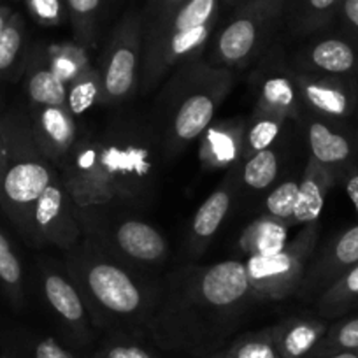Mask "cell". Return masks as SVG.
Segmentation results:
<instances>
[{
  "mask_svg": "<svg viewBox=\"0 0 358 358\" xmlns=\"http://www.w3.org/2000/svg\"><path fill=\"white\" fill-rule=\"evenodd\" d=\"M215 355L220 358H281L271 327L234 337Z\"/></svg>",
  "mask_w": 358,
  "mask_h": 358,
  "instance_id": "obj_29",
  "label": "cell"
},
{
  "mask_svg": "<svg viewBox=\"0 0 358 358\" xmlns=\"http://www.w3.org/2000/svg\"><path fill=\"white\" fill-rule=\"evenodd\" d=\"M65 86H67V106L76 120L90 109H94L95 106H101L102 83L97 65L90 67Z\"/></svg>",
  "mask_w": 358,
  "mask_h": 358,
  "instance_id": "obj_30",
  "label": "cell"
},
{
  "mask_svg": "<svg viewBox=\"0 0 358 358\" xmlns=\"http://www.w3.org/2000/svg\"><path fill=\"white\" fill-rule=\"evenodd\" d=\"M337 20L343 23L344 34L358 41V0H343Z\"/></svg>",
  "mask_w": 358,
  "mask_h": 358,
  "instance_id": "obj_40",
  "label": "cell"
},
{
  "mask_svg": "<svg viewBox=\"0 0 358 358\" xmlns=\"http://www.w3.org/2000/svg\"><path fill=\"white\" fill-rule=\"evenodd\" d=\"M32 230V244H51L60 248L64 253L83 241L78 206L69 194L60 174L37 201L34 209Z\"/></svg>",
  "mask_w": 358,
  "mask_h": 358,
  "instance_id": "obj_14",
  "label": "cell"
},
{
  "mask_svg": "<svg viewBox=\"0 0 358 358\" xmlns=\"http://www.w3.org/2000/svg\"><path fill=\"white\" fill-rule=\"evenodd\" d=\"M301 123L306 129V141L309 148V158L329 169L337 178V183L358 160V141L355 132L348 129L346 122L320 118L308 115Z\"/></svg>",
  "mask_w": 358,
  "mask_h": 358,
  "instance_id": "obj_16",
  "label": "cell"
},
{
  "mask_svg": "<svg viewBox=\"0 0 358 358\" xmlns=\"http://www.w3.org/2000/svg\"><path fill=\"white\" fill-rule=\"evenodd\" d=\"M325 358H358V351H344V353L330 355V357Z\"/></svg>",
  "mask_w": 358,
  "mask_h": 358,
  "instance_id": "obj_44",
  "label": "cell"
},
{
  "mask_svg": "<svg viewBox=\"0 0 358 358\" xmlns=\"http://www.w3.org/2000/svg\"><path fill=\"white\" fill-rule=\"evenodd\" d=\"M183 2L185 0H148L144 9L141 11V15H143V29L155 25L157 22L164 20L165 16L171 15Z\"/></svg>",
  "mask_w": 358,
  "mask_h": 358,
  "instance_id": "obj_39",
  "label": "cell"
},
{
  "mask_svg": "<svg viewBox=\"0 0 358 358\" xmlns=\"http://www.w3.org/2000/svg\"><path fill=\"white\" fill-rule=\"evenodd\" d=\"M246 120H213L199 137V160L208 171L232 169L243 158V139Z\"/></svg>",
  "mask_w": 358,
  "mask_h": 358,
  "instance_id": "obj_20",
  "label": "cell"
},
{
  "mask_svg": "<svg viewBox=\"0 0 358 358\" xmlns=\"http://www.w3.org/2000/svg\"><path fill=\"white\" fill-rule=\"evenodd\" d=\"M6 158V143H4V132H2V125H0V171H2V165H4Z\"/></svg>",
  "mask_w": 358,
  "mask_h": 358,
  "instance_id": "obj_43",
  "label": "cell"
},
{
  "mask_svg": "<svg viewBox=\"0 0 358 358\" xmlns=\"http://www.w3.org/2000/svg\"><path fill=\"white\" fill-rule=\"evenodd\" d=\"M64 271L81 294L95 329L106 336L148 339L160 285L111 260L85 239L65 251Z\"/></svg>",
  "mask_w": 358,
  "mask_h": 358,
  "instance_id": "obj_2",
  "label": "cell"
},
{
  "mask_svg": "<svg viewBox=\"0 0 358 358\" xmlns=\"http://www.w3.org/2000/svg\"><path fill=\"white\" fill-rule=\"evenodd\" d=\"M94 358H160L151 348L144 344V339L125 336H106L92 353Z\"/></svg>",
  "mask_w": 358,
  "mask_h": 358,
  "instance_id": "obj_36",
  "label": "cell"
},
{
  "mask_svg": "<svg viewBox=\"0 0 358 358\" xmlns=\"http://www.w3.org/2000/svg\"><path fill=\"white\" fill-rule=\"evenodd\" d=\"M244 2H251V0H237V4H244Z\"/></svg>",
  "mask_w": 358,
  "mask_h": 358,
  "instance_id": "obj_48",
  "label": "cell"
},
{
  "mask_svg": "<svg viewBox=\"0 0 358 358\" xmlns=\"http://www.w3.org/2000/svg\"><path fill=\"white\" fill-rule=\"evenodd\" d=\"M65 8L76 43L86 50L94 48L99 37L104 0H65Z\"/></svg>",
  "mask_w": 358,
  "mask_h": 358,
  "instance_id": "obj_28",
  "label": "cell"
},
{
  "mask_svg": "<svg viewBox=\"0 0 358 358\" xmlns=\"http://www.w3.org/2000/svg\"><path fill=\"white\" fill-rule=\"evenodd\" d=\"M236 72L202 57L179 64L165 79L153 106V125L165 158L199 141L229 97Z\"/></svg>",
  "mask_w": 358,
  "mask_h": 358,
  "instance_id": "obj_3",
  "label": "cell"
},
{
  "mask_svg": "<svg viewBox=\"0 0 358 358\" xmlns=\"http://www.w3.org/2000/svg\"><path fill=\"white\" fill-rule=\"evenodd\" d=\"M318 237L320 223H309L278 253L268 257H248L244 265L255 299L281 301L297 294L315 257Z\"/></svg>",
  "mask_w": 358,
  "mask_h": 358,
  "instance_id": "obj_9",
  "label": "cell"
},
{
  "mask_svg": "<svg viewBox=\"0 0 358 358\" xmlns=\"http://www.w3.org/2000/svg\"><path fill=\"white\" fill-rule=\"evenodd\" d=\"M339 183H343L344 190H346L348 197H350L351 204H353L355 211L358 215V165L351 167L346 174L341 178Z\"/></svg>",
  "mask_w": 358,
  "mask_h": 358,
  "instance_id": "obj_41",
  "label": "cell"
},
{
  "mask_svg": "<svg viewBox=\"0 0 358 358\" xmlns=\"http://www.w3.org/2000/svg\"><path fill=\"white\" fill-rule=\"evenodd\" d=\"M30 15L46 27H58L67 20L65 0H27Z\"/></svg>",
  "mask_w": 358,
  "mask_h": 358,
  "instance_id": "obj_38",
  "label": "cell"
},
{
  "mask_svg": "<svg viewBox=\"0 0 358 358\" xmlns=\"http://www.w3.org/2000/svg\"><path fill=\"white\" fill-rule=\"evenodd\" d=\"M13 13H15V11H13L9 6H0V30L4 29V25L8 23V20L11 18Z\"/></svg>",
  "mask_w": 358,
  "mask_h": 358,
  "instance_id": "obj_42",
  "label": "cell"
},
{
  "mask_svg": "<svg viewBox=\"0 0 358 358\" xmlns=\"http://www.w3.org/2000/svg\"><path fill=\"white\" fill-rule=\"evenodd\" d=\"M358 264V225L334 237L322 253L313 258L297 295L302 299L320 297L330 285Z\"/></svg>",
  "mask_w": 358,
  "mask_h": 358,
  "instance_id": "obj_18",
  "label": "cell"
},
{
  "mask_svg": "<svg viewBox=\"0 0 358 358\" xmlns=\"http://www.w3.org/2000/svg\"><path fill=\"white\" fill-rule=\"evenodd\" d=\"M143 15L130 9L111 30L99 60L101 106L122 104L136 95L143 67Z\"/></svg>",
  "mask_w": 358,
  "mask_h": 358,
  "instance_id": "obj_10",
  "label": "cell"
},
{
  "mask_svg": "<svg viewBox=\"0 0 358 358\" xmlns=\"http://www.w3.org/2000/svg\"><path fill=\"white\" fill-rule=\"evenodd\" d=\"M285 8L287 0H251L237 4L236 13L213 39L209 62L234 72L257 64L276 43Z\"/></svg>",
  "mask_w": 358,
  "mask_h": 358,
  "instance_id": "obj_8",
  "label": "cell"
},
{
  "mask_svg": "<svg viewBox=\"0 0 358 358\" xmlns=\"http://www.w3.org/2000/svg\"><path fill=\"white\" fill-rule=\"evenodd\" d=\"M251 85L257 97V109L283 116L288 122L294 120L301 123L304 118V109L295 85V71L283 44L274 43L258 58L251 74Z\"/></svg>",
  "mask_w": 358,
  "mask_h": 358,
  "instance_id": "obj_12",
  "label": "cell"
},
{
  "mask_svg": "<svg viewBox=\"0 0 358 358\" xmlns=\"http://www.w3.org/2000/svg\"><path fill=\"white\" fill-rule=\"evenodd\" d=\"M83 239L111 260L130 271L146 274L164 265L169 257V243L150 222L132 216L120 202L78 206Z\"/></svg>",
  "mask_w": 358,
  "mask_h": 358,
  "instance_id": "obj_6",
  "label": "cell"
},
{
  "mask_svg": "<svg viewBox=\"0 0 358 358\" xmlns=\"http://www.w3.org/2000/svg\"><path fill=\"white\" fill-rule=\"evenodd\" d=\"M255 301L244 262L185 265L160 285L148 339L171 353L208 357L229 344Z\"/></svg>",
  "mask_w": 358,
  "mask_h": 358,
  "instance_id": "obj_1",
  "label": "cell"
},
{
  "mask_svg": "<svg viewBox=\"0 0 358 358\" xmlns=\"http://www.w3.org/2000/svg\"><path fill=\"white\" fill-rule=\"evenodd\" d=\"M222 13V0H185L155 25L143 29L141 94H150L183 62L202 57Z\"/></svg>",
  "mask_w": 358,
  "mask_h": 358,
  "instance_id": "obj_4",
  "label": "cell"
},
{
  "mask_svg": "<svg viewBox=\"0 0 358 358\" xmlns=\"http://www.w3.org/2000/svg\"><path fill=\"white\" fill-rule=\"evenodd\" d=\"M299 179L297 176H288L274 185L271 190L265 194L264 209L265 215L276 216L290 225L292 215H294L295 202L299 194Z\"/></svg>",
  "mask_w": 358,
  "mask_h": 358,
  "instance_id": "obj_33",
  "label": "cell"
},
{
  "mask_svg": "<svg viewBox=\"0 0 358 358\" xmlns=\"http://www.w3.org/2000/svg\"><path fill=\"white\" fill-rule=\"evenodd\" d=\"M0 125L6 143V158L0 171V204L20 232L34 243V209L58 171L41 151L29 116H11Z\"/></svg>",
  "mask_w": 358,
  "mask_h": 358,
  "instance_id": "obj_5",
  "label": "cell"
},
{
  "mask_svg": "<svg viewBox=\"0 0 358 358\" xmlns=\"http://www.w3.org/2000/svg\"><path fill=\"white\" fill-rule=\"evenodd\" d=\"M343 0H287L283 25L295 39L325 30L339 15Z\"/></svg>",
  "mask_w": 358,
  "mask_h": 358,
  "instance_id": "obj_23",
  "label": "cell"
},
{
  "mask_svg": "<svg viewBox=\"0 0 358 358\" xmlns=\"http://www.w3.org/2000/svg\"><path fill=\"white\" fill-rule=\"evenodd\" d=\"M337 183V178L320 165L318 162L309 158L299 179V194L295 202L294 215H292L290 227L309 225L320 220V215L325 206V199L330 188Z\"/></svg>",
  "mask_w": 358,
  "mask_h": 358,
  "instance_id": "obj_21",
  "label": "cell"
},
{
  "mask_svg": "<svg viewBox=\"0 0 358 358\" xmlns=\"http://www.w3.org/2000/svg\"><path fill=\"white\" fill-rule=\"evenodd\" d=\"M57 171L79 208L115 202L101 134L79 130Z\"/></svg>",
  "mask_w": 358,
  "mask_h": 358,
  "instance_id": "obj_11",
  "label": "cell"
},
{
  "mask_svg": "<svg viewBox=\"0 0 358 358\" xmlns=\"http://www.w3.org/2000/svg\"><path fill=\"white\" fill-rule=\"evenodd\" d=\"M290 225L271 215H262L243 230L239 237V250L248 257H268L288 243Z\"/></svg>",
  "mask_w": 358,
  "mask_h": 358,
  "instance_id": "obj_25",
  "label": "cell"
},
{
  "mask_svg": "<svg viewBox=\"0 0 358 358\" xmlns=\"http://www.w3.org/2000/svg\"><path fill=\"white\" fill-rule=\"evenodd\" d=\"M236 179L237 165L229 169L225 181L206 199L197 209L188 230V253L192 257H201L206 248L211 244L215 236L218 234L220 227L225 222L227 215L230 213L236 199Z\"/></svg>",
  "mask_w": 358,
  "mask_h": 358,
  "instance_id": "obj_19",
  "label": "cell"
},
{
  "mask_svg": "<svg viewBox=\"0 0 358 358\" xmlns=\"http://www.w3.org/2000/svg\"><path fill=\"white\" fill-rule=\"evenodd\" d=\"M288 58L295 72L346 78L358 76V41L346 34H329L309 39Z\"/></svg>",
  "mask_w": 358,
  "mask_h": 358,
  "instance_id": "obj_17",
  "label": "cell"
},
{
  "mask_svg": "<svg viewBox=\"0 0 358 358\" xmlns=\"http://www.w3.org/2000/svg\"><path fill=\"white\" fill-rule=\"evenodd\" d=\"M355 136H357V141H358V111H357V129H355Z\"/></svg>",
  "mask_w": 358,
  "mask_h": 358,
  "instance_id": "obj_46",
  "label": "cell"
},
{
  "mask_svg": "<svg viewBox=\"0 0 358 358\" xmlns=\"http://www.w3.org/2000/svg\"><path fill=\"white\" fill-rule=\"evenodd\" d=\"M0 283L16 306L23 304L22 264L13 251L11 243L2 232H0Z\"/></svg>",
  "mask_w": 358,
  "mask_h": 358,
  "instance_id": "obj_34",
  "label": "cell"
},
{
  "mask_svg": "<svg viewBox=\"0 0 358 358\" xmlns=\"http://www.w3.org/2000/svg\"><path fill=\"white\" fill-rule=\"evenodd\" d=\"M285 146L281 141L237 165V179L253 194H267L280 179L283 169Z\"/></svg>",
  "mask_w": 358,
  "mask_h": 358,
  "instance_id": "obj_24",
  "label": "cell"
},
{
  "mask_svg": "<svg viewBox=\"0 0 358 358\" xmlns=\"http://www.w3.org/2000/svg\"><path fill=\"white\" fill-rule=\"evenodd\" d=\"M46 55L53 72L65 85L85 71H88L90 67H94V64L90 62L88 50L76 41L74 43H60L48 46Z\"/></svg>",
  "mask_w": 358,
  "mask_h": 358,
  "instance_id": "obj_31",
  "label": "cell"
},
{
  "mask_svg": "<svg viewBox=\"0 0 358 358\" xmlns=\"http://www.w3.org/2000/svg\"><path fill=\"white\" fill-rule=\"evenodd\" d=\"M288 120L283 116L273 115V113H265L262 109L255 108L250 118L246 120L244 127V139H243V158L253 157L258 151H264L276 144L281 139L285 127Z\"/></svg>",
  "mask_w": 358,
  "mask_h": 358,
  "instance_id": "obj_26",
  "label": "cell"
},
{
  "mask_svg": "<svg viewBox=\"0 0 358 358\" xmlns=\"http://www.w3.org/2000/svg\"><path fill=\"white\" fill-rule=\"evenodd\" d=\"M318 313L323 320L337 318L358 308V264L330 285L318 297Z\"/></svg>",
  "mask_w": 358,
  "mask_h": 358,
  "instance_id": "obj_27",
  "label": "cell"
},
{
  "mask_svg": "<svg viewBox=\"0 0 358 358\" xmlns=\"http://www.w3.org/2000/svg\"><path fill=\"white\" fill-rule=\"evenodd\" d=\"M295 85L302 109L308 115L336 122H348L357 115V78L295 72Z\"/></svg>",
  "mask_w": 358,
  "mask_h": 358,
  "instance_id": "obj_15",
  "label": "cell"
},
{
  "mask_svg": "<svg viewBox=\"0 0 358 358\" xmlns=\"http://www.w3.org/2000/svg\"><path fill=\"white\" fill-rule=\"evenodd\" d=\"M327 322L313 316H290L271 325L281 358H308L325 336Z\"/></svg>",
  "mask_w": 358,
  "mask_h": 358,
  "instance_id": "obj_22",
  "label": "cell"
},
{
  "mask_svg": "<svg viewBox=\"0 0 358 358\" xmlns=\"http://www.w3.org/2000/svg\"><path fill=\"white\" fill-rule=\"evenodd\" d=\"M101 139L115 202L132 206L150 202L165 158L153 125L116 122L101 134Z\"/></svg>",
  "mask_w": 358,
  "mask_h": 358,
  "instance_id": "obj_7",
  "label": "cell"
},
{
  "mask_svg": "<svg viewBox=\"0 0 358 358\" xmlns=\"http://www.w3.org/2000/svg\"><path fill=\"white\" fill-rule=\"evenodd\" d=\"M222 4H225V6H236V4H237V0H222Z\"/></svg>",
  "mask_w": 358,
  "mask_h": 358,
  "instance_id": "obj_45",
  "label": "cell"
},
{
  "mask_svg": "<svg viewBox=\"0 0 358 358\" xmlns=\"http://www.w3.org/2000/svg\"><path fill=\"white\" fill-rule=\"evenodd\" d=\"M199 358H220V357H218V355L213 353V355H208V357H199Z\"/></svg>",
  "mask_w": 358,
  "mask_h": 358,
  "instance_id": "obj_47",
  "label": "cell"
},
{
  "mask_svg": "<svg viewBox=\"0 0 358 358\" xmlns=\"http://www.w3.org/2000/svg\"><path fill=\"white\" fill-rule=\"evenodd\" d=\"M344 351H358V316L329 325L325 336L308 358H325Z\"/></svg>",
  "mask_w": 358,
  "mask_h": 358,
  "instance_id": "obj_32",
  "label": "cell"
},
{
  "mask_svg": "<svg viewBox=\"0 0 358 358\" xmlns=\"http://www.w3.org/2000/svg\"><path fill=\"white\" fill-rule=\"evenodd\" d=\"M23 358H94L53 336L30 337L23 348Z\"/></svg>",
  "mask_w": 358,
  "mask_h": 358,
  "instance_id": "obj_37",
  "label": "cell"
},
{
  "mask_svg": "<svg viewBox=\"0 0 358 358\" xmlns=\"http://www.w3.org/2000/svg\"><path fill=\"white\" fill-rule=\"evenodd\" d=\"M41 285L44 301L53 313L65 343L79 351L90 350L95 344L97 329L71 278L65 274V271L62 273L53 267H44Z\"/></svg>",
  "mask_w": 358,
  "mask_h": 358,
  "instance_id": "obj_13",
  "label": "cell"
},
{
  "mask_svg": "<svg viewBox=\"0 0 358 358\" xmlns=\"http://www.w3.org/2000/svg\"><path fill=\"white\" fill-rule=\"evenodd\" d=\"M25 43V22L20 13H13L11 18L0 30V74L8 72L22 55Z\"/></svg>",
  "mask_w": 358,
  "mask_h": 358,
  "instance_id": "obj_35",
  "label": "cell"
}]
</instances>
